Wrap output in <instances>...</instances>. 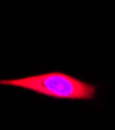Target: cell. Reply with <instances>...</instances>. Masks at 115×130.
Listing matches in <instances>:
<instances>
[{
    "mask_svg": "<svg viewBox=\"0 0 115 130\" xmlns=\"http://www.w3.org/2000/svg\"><path fill=\"white\" fill-rule=\"evenodd\" d=\"M0 84L30 90L37 94L58 99H92L96 94L93 85L61 72L0 80Z\"/></svg>",
    "mask_w": 115,
    "mask_h": 130,
    "instance_id": "6da1fadb",
    "label": "cell"
}]
</instances>
